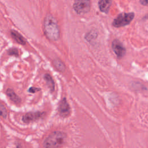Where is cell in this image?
<instances>
[{
	"label": "cell",
	"mask_w": 148,
	"mask_h": 148,
	"mask_svg": "<svg viewBox=\"0 0 148 148\" xmlns=\"http://www.w3.org/2000/svg\"><path fill=\"white\" fill-rule=\"evenodd\" d=\"M43 31L46 37L53 41L60 38V28L56 18L50 14L46 15L43 21Z\"/></svg>",
	"instance_id": "cell-1"
},
{
	"label": "cell",
	"mask_w": 148,
	"mask_h": 148,
	"mask_svg": "<svg viewBox=\"0 0 148 148\" xmlns=\"http://www.w3.org/2000/svg\"><path fill=\"white\" fill-rule=\"evenodd\" d=\"M66 135L61 131H54L51 133L44 140L45 148H59L65 142Z\"/></svg>",
	"instance_id": "cell-2"
},
{
	"label": "cell",
	"mask_w": 148,
	"mask_h": 148,
	"mask_svg": "<svg viewBox=\"0 0 148 148\" xmlns=\"http://www.w3.org/2000/svg\"><path fill=\"white\" fill-rule=\"evenodd\" d=\"M135 17L133 12L121 13L113 20L112 24L114 27L119 28L128 25Z\"/></svg>",
	"instance_id": "cell-3"
},
{
	"label": "cell",
	"mask_w": 148,
	"mask_h": 148,
	"mask_svg": "<svg viewBox=\"0 0 148 148\" xmlns=\"http://www.w3.org/2000/svg\"><path fill=\"white\" fill-rule=\"evenodd\" d=\"M73 8L79 14L86 13L90 9V1L87 0L76 1L73 3Z\"/></svg>",
	"instance_id": "cell-4"
},
{
	"label": "cell",
	"mask_w": 148,
	"mask_h": 148,
	"mask_svg": "<svg viewBox=\"0 0 148 148\" xmlns=\"http://www.w3.org/2000/svg\"><path fill=\"white\" fill-rule=\"evenodd\" d=\"M112 48L118 58L124 57L126 53V49L119 40L114 39L112 43Z\"/></svg>",
	"instance_id": "cell-5"
},
{
	"label": "cell",
	"mask_w": 148,
	"mask_h": 148,
	"mask_svg": "<svg viewBox=\"0 0 148 148\" xmlns=\"http://www.w3.org/2000/svg\"><path fill=\"white\" fill-rule=\"evenodd\" d=\"M45 114L44 112H28L22 117V121L25 123H29L32 121H36L42 118Z\"/></svg>",
	"instance_id": "cell-6"
},
{
	"label": "cell",
	"mask_w": 148,
	"mask_h": 148,
	"mask_svg": "<svg viewBox=\"0 0 148 148\" xmlns=\"http://www.w3.org/2000/svg\"><path fill=\"white\" fill-rule=\"evenodd\" d=\"M58 112L61 116L66 117L70 113V107L65 97L63 98L60 102L58 108Z\"/></svg>",
	"instance_id": "cell-7"
},
{
	"label": "cell",
	"mask_w": 148,
	"mask_h": 148,
	"mask_svg": "<svg viewBox=\"0 0 148 148\" xmlns=\"http://www.w3.org/2000/svg\"><path fill=\"white\" fill-rule=\"evenodd\" d=\"M10 35L12 38L19 44L22 45H25L27 43L26 39L17 31L14 29L10 30Z\"/></svg>",
	"instance_id": "cell-8"
},
{
	"label": "cell",
	"mask_w": 148,
	"mask_h": 148,
	"mask_svg": "<svg viewBox=\"0 0 148 148\" xmlns=\"http://www.w3.org/2000/svg\"><path fill=\"white\" fill-rule=\"evenodd\" d=\"M111 4L112 1L109 0H101L98 2V6L100 10L105 13L108 12Z\"/></svg>",
	"instance_id": "cell-9"
},
{
	"label": "cell",
	"mask_w": 148,
	"mask_h": 148,
	"mask_svg": "<svg viewBox=\"0 0 148 148\" xmlns=\"http://www.w3.org/2000/svg\"><path fill=\"white\" fill-rule=\"evenodd\" d=\"M6 93L7 95L9 97V98L14 102L16 103H18L21 102V98L15 93V92L13 91V89L12 88H8L7 90L6 91Z\"/></svg>",
	"instance_id": "cell-10"
},
{
	"label": "cell",
	"mask_w": 148,
	"mask_h": 148,
	"mask_svg": "<svg viewBox=\"0 0 148 148\" xmlns=\"http://www.w3.org/2000/svg\"><path fill=\"white\" fill-rule=\"evenodd\" d=\"M44 79L46 81V84L49 87V90H50V91L51 92L54 91V88H55V84H54V82L53 78L51 77V76L49 74L46 73L44 75Z\"/></svg>",
	"instance_id": "cell-11"
},
{
	"label": "cell",
	"mask_w": 148,
	"mask_h": 148,
	"mask_svg": "<svg viewBox=\"0 0 148 148\" xmlns=\"http://www.w3.org/2000/svg\"><path fill=\"white\" fill-rule=\"evenodd\" d=\"M53 64L55 68L60 72H64L65 70V66L63 62L59 58H56L53 60Z\"/></svg>",
	"instance_id": "cell-12"
},
{
	"label": "cell",
	"mask_w": 148,
	"mask_h": 148,
	"mask_svg": "<svg viewBox=\"0 0 148 148\" xmlns=\"http://www.w3.org/2000/svg\"><path fill=\"white\" fill-rule=\"evenodd\" d=\"M7 116L8 112L6 108L1 102H0V116L2 117L4 119H6Z\"/></svg>",
	"instance_id": "cell-13"
},
{
	"label": "cell",
	"mask_w": 148,
	"mask_h": 148,
	"mask_svg": "<svg viewBox=\"0 0 148 148\" xmlns=\"http://www.w3.org/2000/svg\"><path fill=\"white\" fill-rule=\"evenodd\" d=\"M8 54L10 56H14L16 57L18 56V51L16 48H11L8 50Z\"/></svg>",
	"instance_id": "cell-14"
},
{
	"label": "cell",
	"mask_w": 148,
	"mask_h": 148,
	"mask_svg": "<svg viewBox=\"0 0 148 148\" xmlns=\"http://www.w3.org/2000/svg\"><path fill=\"white\" fill-rule=\"evenodd\" d=\"M41 89L39 87H31L28 90V91L30 93H35L38 91H40Z\"/></svg>",
	"instance_id": "cell-15"
},
{
	"label": "cell",
	"mask_w": 148,
	"mask_h": 148,
	"mask_svg": "<svg viewBox=\"0 0 148 148\" xmlns=\"http://www.w3.org/2000/svg\"><path fill=\"white\" fill-rule=\"evenodd\" d=\"M139 2L141 3V5H144V6H147V5H148L147 0H142V1H140Z\"/></svg>",
	"instance_id": "cell-16"
}]
</instances>
